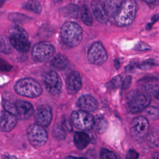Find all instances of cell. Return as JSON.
Wrapping results in <instances>:
<instances>
[{"mask_svg":"<svg viewBox=\"0 0 159 159\" xmlns=\"http://www.w3.org/2000/svg\"><path fill=\"white\" fill-rule=\"evenodd\" d=\"M99 155H100V158L102 159H106V158L115 159L117 158L114 152L106 148H102L100 151Z\"/></svg>","mask_w":159,"mask_h":159,"instance_id":"cell-30","label":"cell"},{"mask_svg":"<svg viewBox=\"0 0 159 159\" xmlns=\"http://www.w3.org/2000/svg\"><path fill=\"white\" fill-rule=\"evenodd\" d=\"M12 46L9 40L4 36H0V52L9 54L12 52Z\"/></svg>","mask_w":159,"mask_h":159,"instance_id":"cell-26","label":"cell"},{"mask_svg":"<svg viewBox=\"0 0 159 159\" xmlns=\"http://www.w3.org/2000/svg\"><path fill=\"white\" fill-rule=\"evenodd\" d=\"M34 119L37 124L42 127L49 125L52 119V111L51 107L47 104L40 106L35 111Z\"/></svg>","mask_w":159,"mask_h":159,"instance_id":"cell-12","label":"cell"},{"mask_svg":"<svg viewBox=\"0 0 159 159\" xmlns=\"http://www.w3.org/2000/svg\"><path fill=\"white\" fill-rule=\"evenodd\" d=\"M14 89L18 94L30 98H37L42 92L39 83L30 78H22L17 81L14 86Z\"/></svg>","mask_w":159,"mask_h":159,"instance_id":"cell-5","label":"cell"},{"mask_svg":"<svg viewBox=\"0 0 159 159\" xmlns=\"http://www.w3.org/2000/svg\"><path fill=\"white\" fill-rule=\"evenodd\" d=\"M76 104L81 110L88 112L94 111L98 106V102L96 98L89 94H84L80 96Z\"/></svg>","mask_w":159,"mask_h":159,"instance_id":"cell-15","label":"cell"},{"mask_svg":"<svg viewBox=\"0 0 159 159\" xmlns=\"http://www.w3.org/2000/svg\"><path fill=\"white\" fill-rule=\"evenodd\" d=\"M27 138L30 143L35 147H41L47 141L48 135L42 126L39 124L30 125L27 130Z\"/></svg>","mask_w":159,"mask_h":159,"instance_id":"cell-9","label":"cell"},{"mask_svg":"<svg viewBox=\"0 0 159 159\" xmlns=\"http://www.w3.org/2000/svg\"><path fill=\"white\" fill-rule=\"evenodd\" d=\"M17 117L16 116L6 111L0 112V130L2 132H9L16 125Z\"/></svg>","mask_w":159,"mask_h":159,"instance_id":"cell-13","label":"cell"},{"mask_svg":"<svg viewBox=\"0 0 159 159\" xmlns=\"http://www.w3.org/2000/svg\"><path fill=\"white\" fill-rule=\"evenodd\" d=\"M53 2H61L62 0H52Z\"/></svg>","mask_w":159,"mask_h":159,"instance_id":"cell-44","label":"cell"},{"mask_svg":"<svg viewBox=\"0 0 159 159\" xmlns=\"http://www.w3.org/2000/svg\"><path fill=\"white\" fill-rule=\"evenodd\" d=\"M63 127L64 128V129H67L69 131H71L72 130V127H71V125L70 124V123L69 122V121L67 120H65L64 122H63V124L62 125Z\"/></svg>","mask_w":159,"mask_h":159,"instance_id":"cell-38","label":"cell"},{"mask_svg":"<svg viewBox=\"0 0 159 159\" xmlns=\"http://www.w3.org/2000/svg\"><path fill=\"white\" fill-rule=\"evenodd\" d=\"M122 85V78L120 76H116L113 78L108 83L107 87L110 89H116Z\"/></svg>","mask_w":159,"mask_h":159,"instance_id":"cell-29","label":"cell"},{"mask_svg":"<svg viewBox=\"0 0 159 159\" xmlns=\"http://www.w3.org/2000/svg\"><path fill=\"white\" fill-rule=\"evenodd\" d=\"M94 118L88 112L78 110L71 113V120L75 127L82 130L92 129L94 124Z\"/></svg>","mask_w":159,"mask_h":159,"instance_id":"cell-6","label":"cell"},{"mask_svg":"<svg viewBox=\"0 0 159 159\" xmlns=\"http://www.w3.org/2000/svg\"><path fill=\"white\" fill-rule=\"evenodd\" d=\"M87 57L90 63L101 65L107 60V53L102 44L99 42H96L90 47Z\"/></svg>","mask_w":159,"mask_h":159,"instance_id":"cell-10","label":"cell"},{"mask_svg":"<svg viewBox=\"0 0 159 159\" xmlns=\"http://www.w3.org/2000/svg\"><path fill=\"white\" fill-rule=\"evenodd\" d=\"M144 117L150 120H157L159 118V109L154 106H148L143 111Z\"/></svg>","mask_w":159,"mask_h":159,"instance_id":"cell-25","label":"cell"},{"mask_svg":"<svg viewBox=\"0 0 159 159\" xmlns=\"http://www.w3.org/2000/svg\"><path fill=\"white\" fill-rule=\"evenodd\" d=\"M155 97L159 100V89L158 90V91H157V93L155 94Z\"/></svg>","mask_w":159,"mask_h":159,"instance_id":"cell-42","label":"cell"},{"mask_svg":"<svg viewBox=\"0 0 159 159\" xmlns=\"http://www.w3.org/2000/svg\"><path fill=\"white\" fill-rule=\"evenodd\" d=\"M150 94L146 91L133 90L127 96V102L129 111L132 113L142 112L151 102Z\"/></svg>","mask_w":159,"mask_h":159,"instance_id":"cell-3","label":"cell"},{"mask_svg":"<svg viewBox=\"0 0 159 159\" xmlns=\"http://www.w3.org/2000/svg\"><path fill=\"white\" fill-rule=\"evenodd\" d=\"M123 0H105L103 6L109 19H112L117 13Z\"/></svg>","mask_w":159,"mask_h":159,"instance_id":"cell-18","label":"cell"},{"mask_svg":"<svg viewBox=\"0 0 159 159\" xmlns=\"http://www.w3.org/2000/svg\"><path fill=\"white\" fill-rule=\"evenodd\" d=\"M55 48L48 42H41L35 43L32 50V57L37 61L43 62L50 59L54 55Z\"/></svg>","mask_w":159,"mask_h":159,"instance_id":"cell-7","label":"cell"},{"mask_svg":"<svg viewBox=\"0 0 159 159\" xmlns=\"http://www.w3.org/2000/svg\"><path fill=\"white\" fill-rule=\"evenodd\" d=\"M132 78L130 76H127L125 78L124 80L122 83V89L123 90H126L130 86V84L131 83Z\"/></svg>","mask_w":159,"mask_h":159,"instance_id":"cell-36","label":"cell"},{"mask_svg":"<svg viewBox=\"0 0 159 159\" xmlns=\"http://www.w3.org/2000/svg\"><path fill=\"white\" fill-rule=\"evenodd\" d=\"M15 104L17 111L16 116L18 119L25 120L31 117L34 112V107L30 102L19 100Z\"/></svg>","mask_w":159,"mask_h":159,"instance_id":"cell-16","label":"cell"},{"mask_svg":"<svg viewBox=\"0 0 159 159\" xmlns=\"http://www.w3.org/2000/svg\"><path fill=\"white\" fill-rule=\"evenodd\" d=\"M142 1H144L147 3H149V4H152V3H154L157 0H141Z\"/></svg>","mask_w":159,"mask_h":159,"instance_id":"cell-41","label":"cell"},{"mask_svg":"<svg viewBox=\"0 0 159 159\" xmlns=\"http://www.w3.org/2000/svg\"><path fill=\"white\" fill-rule=\"evenodd\" d=\"M139 157V153L133 149H130L126 155V158L128 159H136Z\"/></svg>","mask_w":159,"mask_h":159,"instance_id":"cell-37","label":"cell"},{"mask_svg":"<svg viewBox=\"0 0 159 159\" xmlns=\"http://www.w3.org/2000/svg\"><path fill=\"white\" fill-rule=\"evenodd\" d=\"M130 133L132 137L137 140L143 139L147 135L149 130V124L147 118L139 116L134 117L130 124Z\"/></svg>","mask_w":159,"mask_h":159,"instance_id":"cell-8","label":"cell"},{"mask_svg":"<svg viewBox=\"0 0 159 159\" xmlns=\"http://www.w3.org/2000/svg\"><path fill=\"white\" fill-rule=\"evenodd\" d=\"M4 1H0V8L1 7V6L3 5V4H4Z\"/></svg>","mask_w":159,"mask_h":159,"instance_id":"cell-43","label":"cell"},{"mask_svg":"<svg viewBox=\"0 0 159 159\" xmlns=\"http://www.w3.org/2000/svg\"><path fill=\"white\" fill-rule=\"evenodd\" d=\"M60 35L63 43L75 47L80 44L83 39V29L80 25L73 22H66L61 27Z\"/></svg>","mask_w":159,"mask_h":159,"instance_id":"cell-2","label":"cell"},{"mask_svg":"<svg viewBox=\"0 0 159 159\" xmlns=\"http://www.w3.org/2000/svg\"><path fill=\"white\" fill-rule=\"evenodd\" d=\"M22 7L26 10L30 11L36 14H40L42 8L40 3L37 0H29L23 5Z\"/></svg>","mask_w":159,"mask_h":159,"instance_id":"cell-22","label":"cell"},{"mask_svg":"<svg viewBox=\"0 0 159 159\" xmlns=\"http://www.w3.org/2000/svg\"><path fill=\"white\" fill-rule=\"evenodd\" d=\"M3 107L5 111L16 116L17 111H16V107L15 104H13L9 101H6L3 104Z\"/></svg>","mask_w":159,"mask_h":159,"instance_id":"cell-31","label":"cell"},{"mask_svg":"<svg viewBox=\"0 0 159 159\" xmlns=\"http://www.w3.org/2000/svg\"><path fill=\"white\" fill-rule=\"evenodd\" d=\"M114 64L115 68H116L117 70L120 68V63H119V61L117 59H115V60H114Z\"/></svg>","mask_w":159,"mask_h":159,"instance_id":"cell-39","label":"cell"},{"mask_svg":"<svg viewBox=\"0 0 159 159\" xmlns=\"http://www.w3.org/2000/svg\"><path fill=\"white\" fill-rule=\"evenodd\" d=\"M158 20H159V12H158V13L154 14V15L152 16V19H151V21H150V22H149V23L147 24V26H146V29H147V30H150V29L152 28V25H153L156 22H157V21H158Z\"/></svg>","mask_w":159,"mask_h":159,"instance_id":"cell-35","label":"cell"},{"mask_svg":"<svg viewBox=\"0 0 159 159\" xmlns=\"http://www.w3.org/2000/svg\"><path fill=\"white\" fill-rule=\"evenodd\" d=\"M8 18L11 20L16 22H24L30 19L29 17L24 14H20V13H14V12L9 14L8 16Z\"/></svg>","mask_w":159,"mask_h":159,"instance_id":"cell-27","label":"cell"},{"mask_svg":"<svg viewBox=\"0 0 159 159\" xmlns=\"http://www.w3.org/2000/svg\"><path fill=\"white\" fill-rule=\"evenodd\" d=\"M107 126V122L104 117L99 116L94 119V124L93 127L98 133L103 134L106 130Z\"/></svg>","mask_w":159,"mask_h":159,"instance_id":"cell-24","label":"cell"},{"mask_svg":"<svg viewBox=\"0 0 159 159\" xmlns=\"http://www.w3.org/2000/svg\"><path fill=\"white\" fill-rule=\"evenodd\" d=\"M62 14L70 18H77L79 13V7L76 4H70L62 9Z\"/></svg>","mask_w":159,"mask_h":159,"instance_id":"cell-21","label":"cell"},{"mask_svg":"<svg viewBox=\"0 0 159 159\" xmlns=\"http://www.w3.org/2000/svg\"><path fill=\"white\" fill-rule=\"evenodd\" d=\"M91 9L96 19L102 24H106L109 18L105 12L103 5L99 0H93L91 2Z\"/></svg>","mask_w":159,"mask_h":159,"instance_id":"cell-17","label":"cell"},{"mask_svg":"<svg viewBox=\"0 0 159 159\" xmlns=\"http://www.w3.org/2000/svg\"><path fill=\"white\" fill-rule=\"evenodd\" d=\"M12 66L4 60L0 58V70L3 71H9Z\"/></svg>","mask_w":159,"mask_h":159,"instance_id":"cell-32","label":"cell"},{"mask_svg":"<svg viewBox=\"0 0 159 159\" xmlns=\"http://www.w3.org/2000/svg\"><path fill=\"white\" fill-rule=\"evenodd\" d=\"M73 142L77 149L83 150L89 143L90 137L84 132H76L74 134Z\"/></svg>","mask_w":159,"mask_h":159,"instance_id":"cell-19","label":"cell"},{"mask_svg":"<svg viewBox=\"0 0 159 159\" xmlns=\"http://www.w3.org/2000/svg\"><path fill=\"white\" fill-rule=\"evenodd\" d=\"M82 83L80 73L77 71L71 72L66 78V89L68 94L73 95L81 88Z\"/></svg>","mask_w":159,"mask_h":159,"instance_id":"cell-14","label":"cell"},{"mask_svg":"<svg viewBox=\"0 0 159 159\" xmlns=\"http://www.w3.org/2000/svg\"><path fill=\"white\" fill-rule=\"evenodd\" d=\"M53 134L58 140L64 139L65 137V132L63 126L56 124L53 127Z\"/></svg>","mask_w":159,"mask_h":159,"instance_id":"cell-28","label":"cell"},{"mask_svg":"<svg viewBox=\"0 0 159 159\" xmlns=\"http://www.w3.org/2000/svg\"><path fill=\"white\" fill-rule=\"evenodd\" d=\"M157 63H155V60H153L152 59H148L145 61H143L142 63H141L140 65H139V67L140 68H142V69H144L145 68H148L151 66H154V65H156Z\"/></svg>","mask_w":159,"mask_h":159,"instance_id":"cell-34","label":"cell"},{"mask_svg":"<svg viewBox=\"0 0 159 159\" xmlns=\"http://www.w3.org/2000/svg\"><path fill=\"white\" fill-rule=\"evenodd\" d=\"M150 49H151V47L148 44L145 42H139L134 47L135 50L143 51V50H149Z\"/></svg>","mask_w":159,"mask_h":159,"instance_id":"cell-33","label":"cell"},{"mask_svg":"<svg viewBox=\"0 0 159 159\" xmlns=\"http://www.w3.org/2000/svg\"><path fill=\"white\" fill-rule=\"evenodd\" d=\"M152 157L155 159H159V152H155L153 153Z\"/></svg>","mask_w":159,"mask_h":159,"instance_id":"cell-40","label":"cell"},{"mask_svg":"<svg viewBox=\"0 0 159 159\" xmlns=\"http://www.w3.org/2000/svg\"><path fill=\"white\" fill-rule=\"evenodd\" d=\"M9 40L12 47L21 53L29 51L30 43L29 36L25 30L17 24L12 25L10 28Z\"/></svg>","mask_w":159,"mask_h":159,"instance_id":"cell-4","label":"cell"},{"mask_svg":"<svg viewBox=\"0 0 159 159\" xmlns=\"http://www.w3.org/2000/svg\"><path fill=\"white\" fill-rule=\"evenodd\" d=\"M43 83L46 89L52 94H58L61 90L62 82L54 71H49L43 76Z\"/></svg>","mask_w":159,"mask_h":159,"instance_id":"cell-11","label":"cell"},{"mask_svg":"<svg viewBox=\"0 0 159 159\" xmlns=\"http://www.w3.org/2000/svg\"><path fill=\"white\" fill-rule=\"evenodd\" d=\"M81 20L86 25H88V26L92 25L93 23V19L88 6L86 4H84L81 7Z\"/></svg>","mask_w":159,"mask_h":159,"instance_id":"cell-23","label":"cell"},{"mask_svg":"<svg viewBox=\"0 0 159 159\" xmlns=\"http://www.w3.org/2000/svg\"><path fill=\"white\" fill-rule=\"evenodd\" d=\"M50 64L54 69L61 70L68 65L69 60L65 55L58 54L52 60Z\"/></svg>","mask_w":159,"mask_h":159,"instance_id":"cell-20","label":"cell"},{"mask_svg":"<svg viewBox=\"0 0 159 159\" xmlns=\"http://www.w3.org/2000/svg\"><path fill=\"white\" fill-rule=\"evenodd\" d=\"M137 11V4L135 0H123L112 19L114 24L119 27L130 25L135 17Z\"/></svg>","mask_w":159,"mask_h":159,"instance_id":"cell-1","label":"cell"}]
</instances>
